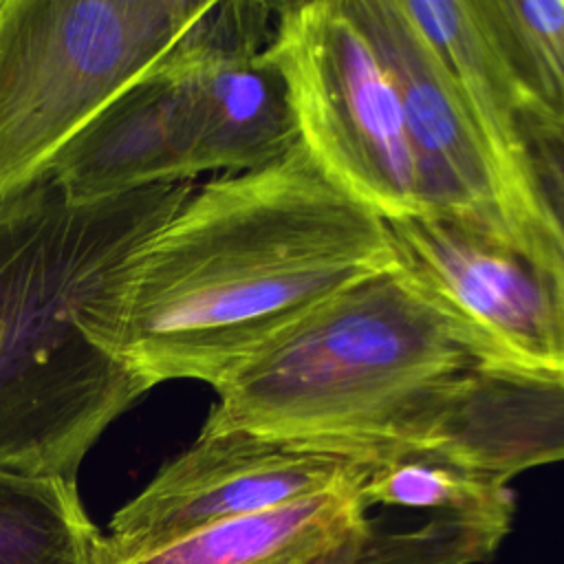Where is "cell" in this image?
Here are the masks:
<instances>
[{"label": "cell", "mask_w": 564, "mask_h": 564, "mask_svg": "<svg viewBox=\"0 0 564 564\" xmlns=\"http://www.w3.org/2000/svg\"><path fill=\"white\" fill-rule=\"evenodd\" d=\"M392 267L383 218L300 143L273 165L192 187L141 245L119 352L152 386L218 388L313 308Z\"/></svg>", "instance_id": "cell-1"}, {"label": "cell", "mask_w": 564, "mask_h": 564, "mask_svg": "<svg viewBox=\"0 0 564 564\" xmlns=\"http://www.w3.org/2000/svg\"><path fill=\"white\" fill-rule=\"evenodd\" d=\"M511 361L397 267L313 308L216 390L200 432H251L467 465L498 414ZM518 366V364H516Z\"/></svg>", "instance_id": "cell-2"}, {"label": "cell", "mask_w": 564, "mask_h": 564, "mask_svg": "<svg viewBox=\"0 0 564 564\" xmlns=\"http://www.w3.org/2000/svg\"><path fill=\"white\" fill-rule=\"evenodd\" d=\"M194 183L88 205L53 178L0 200V469L77 480L154 386L119 352L132 260Z\"/></svg>", "instance_id": "cell-3"}, {"label": "cell", "mask_w": 564, "mask_h": 564, "mask_svg": "<svg viewBox=\"0 0 564 564\" xmlns=\"http://www.w3.org/2000/svg\"><path fill=\"white\" fill-rule=\"evenodd\" d=\"M205 0H0V200L42 181L128 86L161 68Z\"/></svg>", "instance_id": "cell-4"}, {"label": "cell", "mask_w": 564, "mask_h": 564, "mask_svg": "<svg viewBox=\"0 0 564 564\" xmlns=\"http://www.w3.org/2000/svg\"><path fill=\"white\" fill-rule=\"evenodd\" d=\"M267 51L315 161L381 218L421 212L397 88L348 0L280 2Z\"/></svg>", "instance_id": "cell-5"}, {"label": "cell", "mask_w": 564, "mask_h": 564, "mask_svg": "<svg viewBox=\"0 0 564 564\" xmlns=\"http://www.w3.org/2000/svg\"><path fill=\"white\" fill-rule=\"evenodd\" d=\"M394 267L505 361L564 375V262L507 223L454 212L383 218Z\"/></svg>", "instance_id": "cell-6"}, {"label": "cell", "mask_w": 564, "mask_h": 564, "mask_svg": "<svg viewBox=\"0 0 564 564\" xmlns=\"http://www.w3.org/2000/svg\"><path fill=\"white\" fill-rule=\"evenodd\" d=\"M379 458L335 445L251 432L203 434L115 511L97 564L161 549L214 522L260 513L315 494L357 489Z\"/></svg>", "instance_id": "cell-7"}, {"label": "cell", "mask_w": 564, "mask_h": 564, "mask_svg": "<svg viewBox=\"0 0 564 564\" xmlns=\"http://www.w3.org/2000/svg\"><path fill=\"white\" fill-rule=\"evenodd\" d=\"M348 4L397 88L421 212L474 214L509 225L489 154L436 51L401 2Z\"/></svg>", "instance_id": "cell-8"}, {"label": "cell", "mask_w": 564, "mask_h": 564, "mask_svg": "<svg viewBox=\"0 0 564 564\" xmlns=\"http://www.w3.org/2000/svg\"><path fill=\"white\" fill-rule=\"evenodd\" d=\"M51 178L75 205L192 183L183 79L156 68L128 86L59 152Z\"/></svg>", "instance_id": "cell-9"}, {"label": "cell", "mask_w": 564, "mask_h": 564, "mask_svg": "<svg viewBox=\"0 0 564 564\" xmlns=\"http://www.w3.org/2000/svg\"><path fill=\"white\" fill-rule=\"evenodd\" d=\"M399 2L436 51L489 154L509 225L524 242L564 262L524 185L518 141L520 90L485 33L474 0Z\"/></svg>", "instance_id": "cell-10"}, {"label": "cell", "mask_w": 564, "mask_h": 564, "mask_svg": "<svg viewBox=\"0 0 564 564\" xmlns=\"http://www.w3.org/2000/svg\"><path fill=\"white\" fill-rule=\"evenodd\" d=\"M178 77L187 99L194 176L260 170L302 143L289 82L269 51Z\"/></svg>", "instance_id": "cell-11"}, {"label": "cell", "mask_w": 564, "mask_h": 564, "mask_svg": "<svg viewBox=\"0 0 564 564\" xmlns=\"http://www.w3.org/2000/svg\"><path fill=\"white\" fill-rule=\"evenodd\" d=\"M359 489L324 491L260 513L214 522L117 564H293L313 560L375 531Z\"/></svg>", "instance_id": "cell-12"}, {"label": "cell", "mask_w": 564, "mask_h": 564, "mask_svg": "<svg viewBox=\"0 0 564 564\" xmlns=\"http://www.w3.org/2000/svg\"><path fill=\"white\" fill-rule=\"evenodd\" d=\"M359 491L366 507L430 511L498 542L509 533L516 513V498L507 482L423 452L401 454L377 465Z\"/></svg>", "instance_id": "cell-13"}, {"label": "cell", "mask_w": 564, "mask_h": 564, "mask_svg": "<svg viewBox=\"0 0 564 564\" xmlns=\"http://www.w3.org/2000/svg\"><path fill=\"white\" fill-rule=\"evenodd\" d=\"M101 533L77 480L0 469V564H97Z\"/></svg>", "instance_id": "cell-14"}, {"label": "cell", "mask_w": 564, "mask_h": 564, "mask_svg": "<svg viewBox=\"0 0 564 564\" xmlns=\"http://www.w3.org/2000/svg\"><path fill=\"white\" fill-rule=\"evenodd\" d=\"M522 104L564 112V0H474Z\"/></svg>", "instance_id": "cell-15"}, {"label": "cell", "mask_w": 564, "mask_h": 564, "mask_svg": "<svg viewBox=\"0 0 564 564\" xmlns=\"http://www.w3.org/2000/svg\"><path fill=\"white\" fill-rule=\"evenodd\" d=\"M518 141L527 192L564 258V112L551 115L522 104Z\"/></svg>", "instance_id": "cell-16"}]
</instances>
